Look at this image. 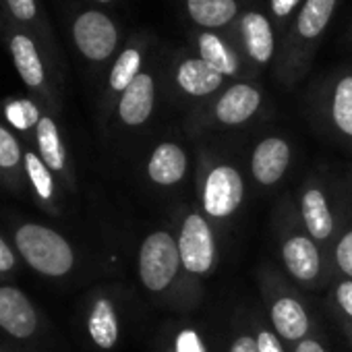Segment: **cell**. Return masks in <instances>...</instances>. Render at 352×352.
<instances>
[{"label": "cell", "instance_id": "6da1fadb", "mask_svg": "<svg viewBox=\"0 0 352 352\" xmlns=\"http://www.w3.org/2000/svg\"><path fill=\"white\" fill-rule=\"evenodd\" d=\"M17 249L23 259L44 276H65L73 267V249L54 230L40 224H25L17 230Z\"/></svg>", "mask_w": 352, "mask_h": 352}, {"label": "cell", "instance_id": "7a4b0ae2", "mask_svg": "<svg viewBox=\"0 0 352 352\" xmlns=\"http://www.w3.org/2000/svg\"><path fill=\"white\" fill-rule=\"evenodd\" d=\"M181 267V253L176 243L168 232L149 234L139 253V276L147 290H164Z\"/></svg>", "mask_w": 352, "mask_h": 352}, {"label": "cell", "instance_id": "3957f363", "mask_svg": "<svg viewBox=\"0 0 352 352\" xmlns=\"http://www.w3.org/2000/svg\"><path fill=\"white\" fill-rule=\"evenodd\" d=\"M71 36L75 48L91 63L108 60L118 46L116 23L98 9H87L73 19Z\"/></svg>", "mask_w": 352, "mask_h": 352}, {"label": "cell", "instance_id": "277c9868", "mask_svg": "<svg viewBox=\"0 0 352 352\" xmlns=\"http://www.w3.org/2000/svg\"><path fill=\"white\" fill-rule=\"evenodd\" d=\"M179 253L185 270L193 274H204L212 267L216 247H214L212 230L201 216L191 214L185 220L179 236Z\"/></svg>", "mask_w": 352, "mask_h": 352}, {"label": "cell", "instance_id": "5b68a950", "mask_svg": "<svg viewBox=\"0 0 352 352\" xmlns=\"http://www.w3.org/2000/svg\"><path fill=\"white\" fill-rule=\"evenodd\" d=\"M243 201V179L232 166H218L206 181L204 206L214 218H226L236 212Z\"/></svg>", "mask_w": 352, "mask_h": 352}, {"label": "cell", "instance_id": "8992f818", "mask_svg": "<svg viewBox=\"0 0 352 352\" xmlns=\"http://www.w3.org/2000/svg\"><path fill=\"white\" fill-rule=\"evenodd\" d=\"M3 38L7 40L11 58L21 81L30 89H40L46 83V67L40 52V42L30 32H23L13 25L7 28V34Z\"/></svg>", "mask_w": 352, "mask_h": 352}, {"label": "cell", "instance_id": "52a82bcc", "mask_svg": "<svg viewBox=\"0 0 352 352\" xmlns=\"http://www.w3.org/2000/svg\"><path fill=\"white\" fill-rule=\"evenodd\" d=\"M36 325L38 317L28 296L17 288H0V327L15 338H30Z\"/></svg>", "mask_w": 352, "mask_h": 352}, {"label": "cell", "instance_id": "ba28073f", "mask_svg": "<svg viewBox=\"0 0 352 352\" xmlns=\"http://www.w3.org/2000/svg\"><path fill=\"white\" fill-rule=\"evenodd\" d=\"M288 160H290V147L284 139H278V137L263 139L255 147V153L251 160L253 176L261 185H274L286 172Z\"/></svg>", "mask_w": 352, "mask_h": 352}, {"label": "cell", "instance_id": "9c48e42d", "mask_svg": "<svg viewBox=\"0 0 352 352\" xmlns=\"http://www.w3.org/2000/svg\"><path fill=\"white\" fill-rule=\"evenodd\" d=\"M153 77L147 73H139L137 79L122 91V98L118 102V114L120 120L129 126L143 124L153 110Z\"/></svg>", "mask_w": 352, "mask_h": 352}, {"label": "cell", "instance_id": "30bf717a", "mask_svg": "<svg viewBox=\"0 0 352 352\" xmlns=\"http://www.w3.org/2000/svg\"><path fill=\"white\" fill-rule=\"evenodd\" d=\"M261 104V96L255 87L247 83H236L218 100L216 116L224 124H241L249 120Z\"/></svg>", "mask_w": 352, "mask_h": 352}, {"label": "cell", "instance_id": "8fae6325", "mask_svg": "<svg viewBox=\"0 0 352 352\" xmlns=\"http://www.w3.org/2000/svg\"><path fill=\"white\" fill-rule=\"evenodd\" d=\"M147 172L149 179L157 185L179 183L187 172V153L176 143H162L153 149Z\"/></svg>", "mask_w": 352, "mask_h": 352}, {"label": "cell", "instance_id": "7c38bea8", "mask_svg": "<svg viewBox=\"0 0 352 352\" xmlns=\"http://www.w3.org/2000/svg\"><path fill=\"white\" fill-rule=\"evenodd\" d=\"M0 3H3L9 25L30 32L38 42H48L52 38L38 0H0Z\"/></svg>", "mask_w": 352, "mask_h": 352}, {"label": "cell", "instance_id": "4fadbf2b", "mask_svg": "<svg viewBox=\"0 0 352 352\" xmlns=\"http://www.w3.org/2000/svg\"><path fill=\"white\" fill-rule=\"evenodd\" d=\"M224 75L218 73L212 65H208L204 58H187L181 63L179 73H176V81L179 85L191 94V96H210L222 85Z\"/></svg>", "mask_w": 352, "mask_h": 352}, {"label": "cell", "instance_id": "5bb4252c", "mask_svg": "<svg viewBox=\"0 0 352 352\" xmlns=\"http://www.w3.org/2000/svg\"><path fill=\"white\" fill-rule=\"evenodd\" d=\"M241 32L249 56L261 65L272 60L274 54V32L270 21L261 13H247L241 21Z\"/></svg>", "mask_w": 352, "mask_h": 352}, {"label": "cell", "instance_id": "9a60e30c", "mask_svg": "<svg viewBox=\"0 0 352 352\" xmlns=\"http://www.w3.org/2000/svg\"><path fill=\"white\" fill-rule=\"evenodd\" d=\"M282 257L294 278H298L302 282L317 278L321 259H319V251L311 239H307V236L290 239L282 249Z\"/></svg>", "mask_w": 352, "mask_h": 352}, {"label": "cell", "instance_id": "2e32d148", "mask_svg": "<svg viewBox=\"0 0 352 352\" xmlns=\"http://www.w3.org/2000/svg\"><path fill=\"white\" fill-rule=\"evenodd\" d=\"M272 321L284 340H300L309 329V317L298 300L280 298L272 307Z\"/></svg>", "mask_w": 352, "mask_h": 352}, {"label": "cell", "instance_id": "e0dca14e", "mask_svg": "<svg viewBox=\"0 0 352 352\" xmlns=\"http://www.w3.org/2000/svg\"><path fill=\"white\" fill-rule=\"evenodd\" d=\"M187 11L191 19L201 28H224L236 13V0H187Z\"/></svg>", "mask_w": 352, "mask_h": 352}, {"label": "cell", "instance_id": "ac0fdd59", "mask_svg": "<svg viewBox=\"0 0 352 352\" xmlns=\"http://www.w3.org/2000/svg\"><path fill=\"white\" fill-rule=\"evenodd\" d=\"M338 0H305L296 19V32L302 40H315L327 28Z\"/></svg>", "mask_w": 352, "mask_h": 352}, {"label": "cell", "instance_id": "d6986e66", "mask_svg": "<svg viewBox=\"0 0 352 352\" xmlns=\"http://www.w3.org/2000/svg\"><path fill=\"white\" fill-rule=\"evenodd\" d=\"M302 218L309 228V232L317 239L323 241L331 234L333 230V218L327 208V201L321 191L311 189L302 197Z\"/></svg>", "mask_w": 352, "mask_h": 352}, {"label": "cell", "instance_id": "ffe728a7", "mask_svg": "<svg viewBox=\"0 0 352 352\" xmlns=\"http://www.w3.org/2000/svg\"><path fill=\"white\" fill-rule=\"evenodd\" d=\"M89 336L104 350H110L116 344L118 321H116V313H114V307L110 305V300L100 298L94 305V311L89 315Z\"/></svg>", "mask_w": 352, "mask_h": 352}, {"label": "cell", "instance_id": "44dd1931", "mask_svg": "<svg viewBox=\"0 0 352 352\" xmlns=\"http://www.w3.org/2000/svg\"><path fill=\"white\" fill-rule=\"evenodd\" d=\"M199 54L208 65H212L222 75H234L239 71L236 54L224 44L222 38H218L212 32L199 36Z\"/></svg>", "mask_w": 352, "mask_h": 352}, {"label": "cell", "instance_id": "7402d4cb", "mask_svg": "<svg viewBox=\"0 0 352 352\" xmlns=\"http://www.w3.org/2000/svg\"><path fill=\"white\" fill-rule=\"evenodd\" d=\"M36 126H38V145H40L44 164L52 170H63L65 168V149L60 143L56 122L50 116H42Z\"/></svg>", "mask_w": 352, "mask_h": 352}, {"label": "cell", "instance_id": "603a6c76", "mask_svg": "<svg viewBox=\"0 0 352 352\" xmlns=\"http://www.w3.org/2000/svg\"><path fill=\"white\" fill-rule=\"evenodd\" d=\"M139 69H141V52L135 46L122 50L110 71V89L122 94L137 79V75L141 73Z\"/></svg>", "mask_w": 352, "mask_h": 352}, {"label": "cell", "instance_id": "cb8c5ba5", "mask_svg": "<svg viewBox=\"0 0 352 352\" xmlns=\"http://www.w3.org/2000/svg\"><path fill=\"white\" fill-rule=\"evenodd\" d=\"M331 116L336 126L352 137V75L338 81L331 102Z\"/></svg>", "mask_w": 352, "mask_h": 352}, {"label": "cell", "instance_id": "d4e9b609", "mask_svg": "<svg viewBox=\"0 0 352 352\" xmlns=\"http://www.w3.org/2000/svg\"><path fill=\"white\" fill-rule=\"evenodd\" d=\"M25 168H28V174H30V179L38 191V195L42 199H50L52 197V191H54V185H52V176L44 164V160H40L36 153H28L25 155Z\"/></svg>", "mask_w": 352, "mask_h": 352}, {"label": "cell", "instance_id": "484cf974", "mask_svg": "<svg viewBox=\"0 0 352 352\" xmlns=\"http://www.w3.org/2000/svg\"><path fill=\"white\" fill-rule=\"evenodd\" d=\"M7 116H9V120L17 126V129H30V126H34V124H38L40 122V112H38V108L32 104V102H25V100H21V102H15V104H11L9 108H7Z\"/></svg>", "mask_w": 352, "mask_h": 352}, {"label": "cell", "instance_id": "4316f807", "mask_svg": "<svg viewBox=\"0 0 352 352\" xmlns=\"http://www.w3.org/2000/svg\"><path fill=\"white\" fill-rule=\"evenodd\" d=\"M19 160L21 151L17 139L11 135V131L0 126V168H13L19 164Z\"/></svg>", "mask_w": 352, "mask_h": 352}, {"label": "cell", "instance_id": "83f0119b", "mask_svg": "<svg viewBox=\"0 0 352 352\" xmlns=\"http://www.w3.org/2000/svg\"><path fill=\"white\" fill-rule=\"evenodd\" d=\"M176 352H206L201 338L193 329H183L176 338Z\"/></svg>", "mask_w": 352, "mask_h": 352}, {"label": "cell", "instance_id": "f1b7e54d", "mask_svg": "<svg viewBox=\"0 0 352 352\" xmlns=\"http://www.w3.org/2000/svg\"><path fill=\"white\" fill-rule=\"evenodd\" d=\"M336 257H338V265L342 267V272L352 278V230L344 234V239L340 241L336 249Z\"/></svg>", "mask_w": 352, "mask_h": 352}, {"label": "cell", "instance_id": "f546056e", "mask_svg": "<svg viewBox=\"0 0 352 352\" xmlns=\"http://www.w3.org/2000/svg\"><path fill=\"white\" fill-rule=\"evenodd\" d=\"M257 350L259 352H284L280 340L272 331H261L257 336Z\"/></svg>", "mask_w": 352, "mask_h": 352}, {"label": "cell", "instance_id": "4dcf8cb0", "mask_svg": "<svg viewBox=\"0 0 352 352\" xmlns=\"http://www.w3.org/2000/svg\"><path fill=\"white\" fill-rule=\"evenodd\" d=\"M338 302L352 317V282H342L338 286Z\"/></svg>", "mask_w": 352, "mask_h": 352}, {"label": "cell", "instance_id": "1f68e13d", "mask_svg": "<svg viewBox=\"0 0 352 352\" xmlns=\"http://www.w3.org/2000/svg\"><path fill=\"white\" fill-rule=\"evenodd\" d=\"M298 3H300V0H272V11L278 17H286L296 9Z\"/></svg>", "mask_w": 352, "mask_h": 352}, {"label": "cell", "instance_id": "d6a6232c", "mask_svg": "<svg viewBox=\"0 0 352 352\" xmlns=\"http://www.w3.org/2000/svg\"><path fill=\"white\" fill-rule=\"evenodd\" d=\"M230 352H259L257 350V340H253L251 336H241L230 346Z\"/></svg>", "mask_w": 352, "mask_h": 352}, {"label": "cell", "instance_id": "836d02e7", "mask_svg": "<svg viewBox=\"0 0 352 352\" xmlns=\"http://www.w3.org/2000/svg\"><path fill=\"white\" fill-rule=\"evenodd\" d=\"M15 265V255L9 249V245L0 239V272H7Z\"/></svg>", "mask_w": 352, "mask_h": 352}, {"label": "cell", "instance_id": "e575fe53", "mask_svg": "<svg viewBox=\"0 0 352 352\" xmlns=\"http://www.w3.org/2000/svg\"><path fill=\"white\" fill-rule=\"evenodd\" d=\"M294 352H325V350H323V346H321L319 342H315V340H302V342L296 346Z\"/></svg>", "mask_w": 352, "mask_h": 352}, {"label": "cell", "instance_id": "d590c367", "mask_svg": "<svg viewBox=\"0 0 352 352\" xmlns=\"http://www.w3.org/2000/svg\"><path fill=\"white\" fill-rule=\"evenodd\" d=\"M7 28H9V21H7L5 9H3V3H0V36L7 34Z\"/></svg>", "mask_w": 352, "mask_h": 352}, {"label": "cell", "instance_id": "8d00e7d4", "mask_svg": "<svg viewBox=\"0 0 352 352\" xmlns=\"http://www.w3.org/2000/svg\"><path fill=\"white\" fill-rule=\"evenodd\" d=\"M96 3H102V5H108V3H112V0H96Z\"/></svg>", "mask_w": 352, "mask_h": 352}]
</instances>
